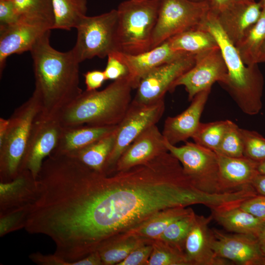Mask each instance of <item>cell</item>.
<instances>
[{"label":"cell","instance_id":"7c38bea8","mask_svg":"<svg viewBox=\"0 0 265 265\" xmlns=\"http://www.w3.org/2000/svg\"><path fill=\"white\" fill-rule=\"evenodd\" d=\"M63 129L55 116L39 112L32 126L27 147L25 170L36 180L44 160L56 147Z\"/></svg>","mask_w":265,"mask_h":265},{"label":"cell","instance_id":"30bf717a","mask_svg":"<svg viewBox=\"0 0 265 265\" xmlns=\"http://www.w3.org/2000/svg\"><path fill=\"white\" fill-rule=\"evenodd\" d=\"M195 62V55L186 53L154 69L140 80L132 101L150 104L164 100L165 94L173 90L174 82Z\"/></svg>","mask_w":265,"mask_h":265},{"label":"cell","instance_id":"9c48e42d","mask_svg":"<svg viewBox=\"0 0 265 265\" xmlns=\"http://www.w3.org/2000/svg\"><path fill=\"white\" fill-rule=\"evenodd\" d=\"M165 110V102L161 100L150 104L132 101L124 118L115 130L114 147L106 161L104 173L113 172L116 164L127 147L142 132L156 125Z\"/></svg>","mask_w":265,"mask_h":265},{"label":"cell","instance_id":"7dc6e473","mask_svg":"<svg viewBox=\"0 0 265 265\" xmlns=\"http://www.w3.org/2000/svg\"><path fill=\"white\" fill-rule=\"evenodd\" d=\"M265 62V40L260 49L258 58L257 63Z\"/></svg>","mask_w":265,"mask_h":265},{"label":"cell","instance_id":"836d02e7","mask_svg":"<svg viewBox=\"0 0 265 265\" xmlns=\"http://www.w3.org/2000/svg\"><path fill=\"white\" fill-rule=\"evenodd\" d=\"M215 152L229 157H244L240 128L233 121L228 120L226 130Z\"/></svg>","mask_w":265,"mask_h":265},{"label":"cell","instance_id":"603a6c76","mask_svg":"<svg viewBox=\"0 0 265 265\" xmlns=\"http://www.w3.org/2000/svg\"><path fill=\"white\" fill-rule=\"evenodd\" d=\"M193 211L189 207H175L162 210L137 225L117 236L137 237L147 239H157L170 224L189 214Z\"/></svg>","mask_w":265,"mask_h":265},{"label":"cell","instance_id":"7bdbcfd3","mask_svg":"<svg viewBox=\"0 0 265 265\" xmlns=\"http://www.w3.org/2000/svg\"><path fill=\"white\" fill-rule=\"evenodd\" d=\"M86 90H97L106 80L104 71L93 70L88 71L84 75Z\"/></svg>","mask_w":265,"mask_h":265},{"label":"cell","instance_id":"f35d334b","mask_svg":"<svg viewBox=\"0 0 265 265\" xmlns=\"http://www.w3.org/2000/svg\"><path fill=\"white\" fill-rule=\"evenodd\" d=\"M243 210L265 220V195L258 194L243 201L239 206Z\"/></svg>","mask_w":265,"mask_h":265},{"label":"cell","instance_id":"9a60e30c","mask_svg":"<svg viewBox=\"0 0 265 265\" xmlns=\"http://www.w3.org/2000/svg\"><path fill=\"white\" fill-rule=\"evenodd\" d=\"M186 53L174 50L168 40L145 52L136 54L114 52L111 54L125 64L127 76L133 89L141 79L156 67L172 61Z\"/></svg>","mask_w":265,"mask_h":265},{"label":"cell","instance_id":"74e56055","mask_svg":"<svg viewBox=\"0 0 265 265\" xmlns=\"http://www.w3.org/2000/svg\"><path fill=\"white\" fill-rule=\"evenodd\" d=\"M19 19L13 0H0V29L14 24Z\"/></svg>","mask_w":265,"mask_h":265},{"label":"cell","instance_id":"8d00e7d4","mask_svg":"<svg viewBox=\"0 0 265 265\" xmlns=\"http://www.w3.org/2000/svg\"><path fill=\"white\" fill-rule=\"evenodd\" d=\"M152 242L138 246L117 265H148L153 249Z\"/></svg>","mask_w":265,"mask_h":265},{"label":"cell","instance_id":"e0dca14e","mask_svg":"<svg viewBox=\"0 0 265 265\" xmlns=\"http://www.w3.org/2000/svg\"><path fill=\"white\" fill-rule=\"evenodd\" d=\"M211 90L208 89L198 93L186 110L165 119L161 132L167 142L176 145L193 137L201 123V116Z\"/></svg>","mask_w":265,"mask_h":265},{"label":"cell","instance_id":"277c9868","mask_svg":"<svg viewBox=\"0 0 265 265\" xmlns=\"http://www.w3.org/2000/svg\"><path fill=\"white\" fill-rule=\"evenodd\" d=\"M159 0H126L118 5L115 52L136 54L151 49Z\"/></svg>","mask_w":265,"mask_h":265},{"label":"cell","instance_id":"7402d4cb","mask_svg":"<svg viewBox=\"0 0 265 265\" xmlns=\"http://www.w3.org/2000/svg\"><path fill=\"white\" fill-rule=\"evenodd\" d=\"M117 126L63 127L58 144L52 153L70 154L112 133Z\"/></svg>","mask_w":265,"mask_h":265},{"label":"cell","instance_id":"44dd1931","mask_svg":"<svg viewBox=\"0 0 265 265\" xmlns=\"http://www.w3.org/2000/svg\"><path fill=\"white\" fill-rule=\"evenodd\" d=\"M36 180L27 169L7 182H0V214L27 206L35 197Z\"/></svg>","mask_w":265,"mask_h":265},{"label":"cell","instance_id":"f1b7e54d","mask_svg":"<svg viewBox=\"0 0 265 265\" xmlns=\"http://www.w3.org/2000/svg\"><path fill=\"white\" fill-rule=\"evenodd\" d=\"M54 15L53 29L76 28L86 15L87 0H52Z\"/></svg>","mask_w":265,"mask_h":265},{"label":"cell","instance_id":"cb8c5ba5","mask_svg":"<svg viewBox=\"0 0 265 265\" xmlns=\"http://www.w3.org/2000/svg\"><path fill=\"white\" fill-rule=\"evenodd\" d=\"M212 215L226 230L258 238L265 220L243 210L239 206L221 210H212Z\"/></svg>","mask_w":265,"mask_h":265},{"label":"cell","instance_id":"484cf974","mask_svg":"<svg viewBox=\"0 0 265 265\" xmlns=\"http://www.w3.org/2000/svg\"><path fill=\"white\" fill-rule=\"evenodd\" d=\"M167 40L174 50L195 55L219 47L210 32L199 27L181 32Z\"/></svg>","mask_w":265,"mask_h":265},{"label":"cell","instance_id":"60d3db41","mask_svg":"<svg viewBox=\"0 0 265 265\" xmlns=\"http://www.w3.org/2000/svg\"><path fill=\"white\" fill-rule=\"evenodd\" d=\"M255 0H209L210 13L216 16L238 5L255 2Z\"/></svg>","mask_w":265,"mask_h":265},{"label":"cell","instance_id":"4316f807","mask_svg":"<svg viewBox=\"0 0 265 265\" xmlns=\"http://www.w3.org/2000/svg\"><path fill=\"white\" fill-rule=\"evenodd\" d=\"M153 239L137 237H113L102 243L97 250L103 265H117L138 246Z\"/></svg>","mask_w":265,"mask_h":265},{"label":"cell","instance_id":"4dcf8cb0","mask_svg":"<svg viewBox=\"0 0 265 265\" xmlns=\"http://www.w3.org/2000/svg\"><path fill=\"white\" fill-rule=\"evenodd\" d=\"M196 215L193 211L174 221L157 239L164 241L184 253L185 241L194 223Z\"/></svg>","mask_w":265,"mask_h":265},{"label":"cell","instance_id":"e575fe53","mask_svg":"<svg viewBox=\"0 0 265 265\" xmlns=\"http://www.w3.org/2000/svg\"><path fill=\"white\" fill-rule=\"evenodd\" d=\"M243 155L254 161L265 160V138L258 132L240 128Z\"/></svg>","mask_w":265,"mask_h":265},{"label":"cell","instance_id":"b9f144b4","mask_svg":"<svg viewBox=\"0 0 265 265\" xmlns=\"http://www.w3.org/2000/svg\"><path fill=\"white\" fill-rule=\"evenodd\" d=\"M28 257L31 261L39 265H71L69 262L54 253L44 254L40 252H36L30 254Z\"/></svg>","mask_w":265,"mask_h":265},{"label":"cell","instance_id":"1f68e13d","mask_svg":"<svg viewBox=\"0 0 265 265\" xmlns=\"http://www.w3.org/2000/svg\"><path fill=\"white\" fill-rule=\"evenodd\" d=\"M228 124V120L201 123L192 137L194 142L214 152L217 149Z\"/></svg>","mask_w":265,"mask_h":265},{"label":"cell","instance_id":"d6986e66","mask_svg":"<svg viewBox=\"0 0 265 265\" xmlns=\"http://www.w3.org/2000/svg\"><path fill=\"white\" fill-rule=\"evenodd\" d=\"M217 154L219 182L222 192L237 190L251 184L259 174L258 162L244 156L236 158Z\"/></svg>","mask_w":265,"mask_h":265},{"label":"cell","instance_id":"c3c4849f","mask_svg":"<svg viewBox=\"0 0 265 265\" xmlns=\"http://www.w3.org/2000/svg\"><path fill=\"white\" fill-rule=\"evenodd\" d=\"M258 171L259 174H265V160L259 162L258 167Z\"/></svg>","mask_w":265,"mask_h":265},{"label":"cell","instance_id":"ee69618b","mask_svg":"<svg viewBox=\"0 0 265 265\" xmlns=\"http://www.w3.org/2000/svg\"><path fill=\"white\" fill-rule=\"evenodd\" d=\"M251 185L258 194L265 195V174H258L253 180Z\"/></svg>","mask_w":265,"mask_h":265},{"label":"cell","instance_id":"d6a6232c","mask_svg":"<svg viewBox=\"0 0 265 265\" xmlns=\"http://www.w3.org/2000/svg\"><path fill=\"white\" fill-rule=\"evenodd\" d=\"M148 265H189L184 252L159 239H153Z\"/></svg>","mask_w":265,"mask_h":265},{"label":"cell","instance_id":"52a82bcc","mask_svg":"<svg viewBox=\"0 0 265 265\" xmlns=\"http://www.w3.org/2000/svg\"><path fill=\"white\" fill-rule=\"evenodd\" d=\"M209 10L207 1L159 0L151 49L177 34L198 27L204 22Z\"/></svg>","mask_w":265,"mask_h":265},{"label":"cell","instance_id":"f907efd6","mask_svg":"<svg viewBox=\"0 0 265 265\" xmlns=\"http://www.w3.org/2000/svg\"><path fill=\"white\" fill-rule=\"evenodd\" d=\"M193 1H207L208 2L209 0H192Z\"/></svg>","mask_w":265,"mask_h":265},{"label":"cell","instance_id":"5b68a950","mask_svg":"<svg viewBox=\"0 0 265 265\" xmlns=\"http://www.w3.org/2000/svg\"><path fill=\"white\" fill-rule=\"evenodd\" d=\"M40 112L33 94L11 116L7 131L0 141V182L15 179L25 170V161L33 124Z\"/></svg>","mask_w":265,"mask_h":265},{"label":"cell","instance_id":"ba28073f","mask_svg":"<svg viewBox=\"0 0 265 265\" xmlns=\"http://www.w3.org/2000/svg\"><path fill=\"white\" fill-rule=\"evenodd\" d=\"M165 144L195 187L208 193H224L220 185L218 156L214 151L195 142L186 141L177 146L165 140Z\"/></svg>","mask_w":265,"mask_h":265},{"label":"cell","instance_id":"4fadbf2b","mask_svg":"<svg viewBox=\"0 0 265 265\" xmlns=\"http://www.w3.org/2000/svg\"><path fill=\"white\" fill-rule=\"evenodd\" d=\"M212 247L219 257L239 265H265L258 238L243 234H227L211 229Z\"/></svg>","mask_w":265,"mask_h":265},{"label":"cell","instance_id":"ffe728a7","mask_svg":"<svg viewBox=\"0 0 265 265\" xmlns=\"http://www.w3.org/2000/svg\"><path fill=\"white\" fill-rule=\"evenodd\" d=\"M262 10L260 2L255 1L238 5L214 16L227 37L236 46L258 20Z\"/></svg>","mask_w":265,"mask_h":265},{"label":"cell","instance_id":"6da1fadb","mask_svg":"<svg viewBox=\"0 0 265 265\" xmlns=\"http://www.w3.org/2000/svg\"><path fill=\"white\" fill-rule=\"evenodd\" d=\"M51 30L35 42L30 52L35 78L33 95L40 113L55 116L83 92L80 87L79 64L71 50L58 51L51 46Z\"/></svg>","mask_w":265,"mask_h":265},{"label":"cell","instance_id":"d4e9b609","mask_svg":"<svg viewBox=\"0 0 265 265\" xmlns=\"http://www.w3.org/2000/svg\"><path fill=\"white\" fill-rule=\"evenodd\" d=\"M115 130L112 133L68 155L76 159L91 169L104 173L106 161L115 144Z\"/></svg>","mask_w":265,"mask_h":265},{"label":"cell","instance_id":"ab89813d","mask_svg":"<svg viewBox=\"0 0 265 265\" xmlns=\"http://www.w3.org/2000/svg\"><path fill=\"white\" fill-rule=\"evenodd\" d=\"M106 67L104 70L106 80H116L127 75L128 70L124 63L111 54L107 56Z\"/></svg>","mask_w":265,"mask_h":265},{"label":"cell","instance_id":"2e32d148","mask_svg":"<svg viewBox=\"0 0 265 265\" xmlns=\"http://www.w3.org/2000/svg\"><path fill=\"white\" fill-rule=\"evenodd\" d=\"M168 152L165 139L156 125L142 132L127 147L119 158L114 172L147 162Z\"/></svg>","mask_w":265,"mask_h":265},{"label":"cell","instance_id":"3957f363","mask_svg":"<svg viewBox=\"0 0 265 265\" xmlns=\"http://www.w3.org/2000/svg\"><path fill=\"white\" fill-rule=\"evenodd\" d=\"M199 28L210 32L221 50L227 69L226 79L221 85L243 113L249 115L259 113L263 106L264 80L258 64L247 65L243 63L235 46L210 12Z\"/></svg>","mask_w":265,"mask_h":265},{"label":"cell","instance_id":"bcb514c9","mask_svg":"<svg viewBox=\"0 0 265 265\" xmlns=\"http://www.w3.org/2000/svg\"><path fill=\"white\" fill-rule=\"evenodd\" d=\"M260 248L265 256V223L258 238Z\"/></svg>","mask_w":265,"mask_h":265},{"label":"cell","instance_id":"83f0119b","mask_svg":"<svg viewBox=\"0 0 265 265\" xmlns=\"http://www.w3.org/2000/svg\"><path fill=\"white\" fill-rule=\"evenodd\" d=\"M265 40V10L262 9L258 20L246 31L235 46L243 63L247 65L257 63V58Z\"/></svg>","mask_w":265,"mask_h":265},{"label":"cell","instance_id":"681fc988","mask_svg":"<svg viewBox=\"0 0 265 265\" xmlns=\"http://www.w3.org/2000/svg\"><path fill=\"white\" fill-rule=\"evenodd\" d=\"M260 2L261 4L262 9L265 10V0H261Z\"/></svg>","mask_w":265,"mask_h":265},{"label":"cell","instance_id":"5bb4252c","mask_svg":"<svg viewBox=\"0 0 265 265\" xmlns=\"http://www.w3.org/2000/svg\"><path fill=\"white\" fill-rule=\"evenodd\" d=\"M49 30L52 28L46 24L22 18L0 29V76L9 56L30 51L37 40Z\"/></svg>","mask_w":265,"mask_h":265},{"label":"cell","instance_id":"d590c367","mask_svg":"<svg viewBox=\"0 0 265 265\" xmlns=\"http://www.w3.org/2000/svg\"><path fill=\"white\" fill-rule=\"evenodd\" d=\"M27 215V206L0 214V237L24 229Z\"/></svg>","mask_w":265,"mask_h":265},{"label":"cell","instance_id":"f6af8a7d","mask_svg":"<svg viewBox=\"0 0 265 265\" xmlns=\"http://www.w3.org/2000/svg\"><path fill=\"white\" fill-rule=\"evenodd\" d=\"M9 125V120L5 119L2 118H0V141L4 137Z\"/></svg>","mask_w":265,"mask_h":265},{"label":"cell","instance_id":"f546056e","mask_svg":"<svg viewBox=\"0 0 265 265\" xmlns=\"http://www.w3.org/2000/svg\"><path fill=\"white\" fill-rule=\"evenodd\" d=\"M19 18L46 24L53 29L54 15L52 0H13Z\"/></svg>","mask_w":265,"mask_h":265},{"label":"cell","instance_id":"8992f818","mask_svg":"<svg viewBox=\"0 0 265 265\" xmlns=\"http://www.w3.org/2000/svg\"><path fill=\"white\" fill-rule=\"evenodd\" d=\"M117 9L94 16L83 17L75 28L76 44L71 51L80 62L95 57L104 58L115 52Z\"/></svg>","mask_w":265,"mask_h":265},{"label":"cell","instance_id":"7a4b0ae2","mask_svg":"<svg viewBox=\"0 0 265 265\" xmlns=\"http://www.w3.org/2000/svg\"><path fill=\"white\" fill-rule=\"evenodd\" d=\"M132 89L126 75L100 91L82 92L55 116L63 127L117 126L132 101Z\"/></svg>","mask_w":265,"mask_h":265},{"label":"cell","instance_id":"ac0fdd59","mask_svg":"<svg viewBox=\"0 0 265 265\" xmlns=\"http://www.w3.org/2000/svg\"><path fill=\"white\" fill-rule=\"evenodd\" d=\"M212 215H196L186 238L184 253L189 265H227L230 261L218 257L213 250L209 224Z\"/></svg>","mask_w":265,"mask_h":265},{"label":"cell","instance_id":"8fae6325","mask_svg":"<svg viewBox=\"0 0 265 265\" xmlns=\"http://www.w3.org/2000/svg\"><path fill=\"white\" fill-rule=\"evenodd\" d=\"M227 75V67L218 47L196 54L194 66L174 82L173 90L184 86L191 101L198 93L211 89L214 82L223 83Z\"/></svg>","mask_w":265,"mask_h":265}]
</instances>
